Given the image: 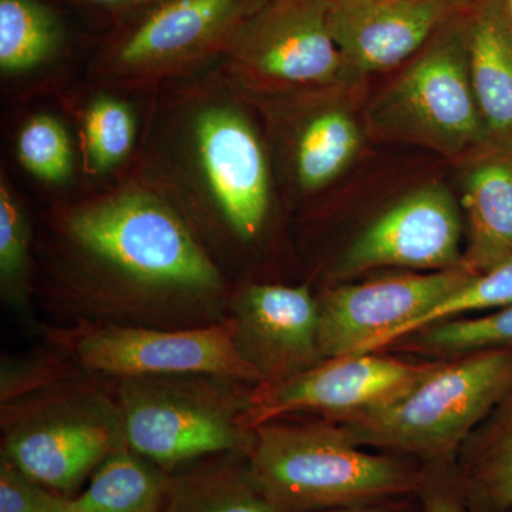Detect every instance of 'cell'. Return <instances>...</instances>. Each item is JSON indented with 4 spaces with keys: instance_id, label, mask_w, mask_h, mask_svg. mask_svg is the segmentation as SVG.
Listing matches in <instances>:
<instances>
[{
    "instance_id": "1",
    "label": "cell",
    "mask_w": 512,
    "mask_h": 512,
    "mask_svg": "<svg viewBox=\"0 0 512 512\" xmlns=\"http://www.w3.org/2000/svg\"><path fill=\"white\" fill-rule=\"evenodd\" d=\"M45 222L33 289L62 325L192 329L229 319L235 286L146 181L64 204Z\"/></svg>"
},
{
    "instance_id": "2",
    "label": "cell",
    "mask_w": 512,
    "mask_h": 512,
    "mask_svg": "<svg viewBox=\"0 0 512 512\" xmlns=\"http://www.w3.org/2000/svg\"><path fill=\"white\" fill-rule=\"evenodd\" d=\"M187 90L153 126L141 180L177 208L224 271L232 252L264 238L274 202L271 165L227 79Z\"/></svg>"
},
{
    "instance_id": "3",
    "label": "cell",
    "mask_w": 512,
    "mask_h": 512,
    "mask_svg": "<svg viewBox=\"0 0 512 512\" xmlns=\"http://www.w3.org/2000/svg\"><path fill=\"white\" fill-rule=\"evenodd\" d=\"M126 446L109 379L67 360L2 402V457L49 490L79 494L84 481Z\"/></svg>"
},
{
    "instance_id": "4",
    "label": "cell",
    "mask_w": 512,
    "mask_h": 512,
    "mask_svg": "<svg viewBox=\"0 0 512 512\" xmlns=\"http://www.w3.org/2000/svg\"><path fill=\"white\" fill-rule=\"evenodd\" d=\"M359 447L335 421H269L255 429L249 471L281 512L379 505L426 487L420 471Z\"/></svg>"
},
{
    "instance_id": "5",
    "label": "cell",
    "mask_w": 512,
    "mask_h": 512,
    "mask_svg": "<svg viewBox=\"0 0 512 512\" xmlns=\"http://www.w3.org/2000/svg\"><path fill=\"white\" fill-rule=\"evenodd\" d=\"M124 441L165 473L218 454H248L247 424L256 384L185 373L109 379Z\"/></svg>"
},
{
    "instance_id": "6",
    "label": "cell",
    "mask_w": 512,
    "mask_h": 512,
    "mask_svg": "<svg viewBox=\"0 0 512 512\" xmlns=\"http://www.w3.org/2000/svg\"><path fill=\"white\" fill-rule=\"evenodd\" d=\"M512 386V349L434 363L396 399L335 421L357 446L440 461L464 441Z\"/></svg>"
},
{
    "instance_id": "7",
    "label": "cell",
    "mask_w": 512,
    "mask_h": 512,
    "mask_svg": "<svg viewBox=\"0 0 512 512\" xmlns=\"http://www.w3.org/2000/svg\"><path fill=\"white\" fill-rule=\"evenodd\" d=\"M461 16L370 101L365 127L372 136L416 144L460 163L491 147L468 76Z\"/></svg>"
},
{
    "instance_id": "8",
    "label": "cell",
    "mask_w": 512,
    "mask_h": 512,
    "mask_svg": "<svg viewBox=\"0 0 512 512\" xmlns=\"http://www.w3.org/2000/svg\"><path fill=\"white\" fill-rule=\"evenodd\" d=\"M265 0H156L128 15L101 52L97 73L120 86H154L224 59Z\"/></svg>"
},
{
    "instance_id": "9",
    "label": "cell",
    "mask_w": 512,
    "mask_h": 512,
    "mask_svg": "<svg viewBox=\"0 0 512 512\" xmlns=\"http://www.w3.org/2000/svg\"><path fill=\"white\" fill-rule=\"evenodd\" d=\"M332 0H265L224 57L238 92L264 97L352 84L330 29Z\"/></svg>"
},
{
    "instance_id": "10",
    "label": "cell",
    "mask_w": 512,
    "mask_h": 512,
    "mask_svg": "<svg viewBox=\"0 0 512 512\" xmlns=\"http://www.w3.org/2000/svg\"><path fill=\"white\" fill-rule=\"evenodd\" d=\"M45 336L77 369L103 379L208 373L262 383L239 355L231 319L192 329L74 323Z\"/></svg>"
},
{
    "instance_id": "11",
    "label": "cell",
    "mask_w": 512,
    "mask_h": 512,
    "mask_svg": "<svg viewBox=\"0 0 512 512\" xmlns=\"http://www.w3.org/2000/svg\"><path fill=\"white\" fill-rule=\"evenodd\" d=\"M476 275L457 266L329 289L318 298L323 359L390 348L414 320Z\"/></svg>"
},
{
    "instance_id": "12",
    "label": "cell",
    "mask_w": 512,
    "mask_h": 512,
    "mask_svg": "<svg viewBox=\"0 0 512 512\" xmlns=\"http://www.w3.org/2000/svg\"><path fill=\"white\" fill-rule=\"evenodd\" d=\"M430 366L375 353L325 359L288 379L256 384L247 424L255 430L261 424L295 414L345 420L396 399Z\"/></svg>"
},
{
    "instance_id": "13",
    "label": "cell",
    "mask_w": 512,
    "mask_h": 512,
    "mask_svg": "<svg viewBox=\"0 0 512 512\" xmlns=\"http://www.w3.org/2000/svg\"><path fill=\"white\" fill-rule=\"evenodd\" d=\"M461 238L460 202L447 185L434 181L404 195L370 222L340 258L336 274L457 268L463 261Z\"/></svg>"
},
{
    "instance_id": "14",
    "label": "cell",
    "mask_w": 512,
    "mask_h": 512,
    "mask_svg": "<svg viewBox=\"0 0 512 512\" xmlns=\"http://www.w3.org/2000/svg\"><path fill=\"white\" fill-rule=\"evenodd\" d=\"M229 319L239 355L262 383L288 379L322 362L319 299L308 285L235 286Z\"/></svg>"
},
{
    "instance_id": "15",
    "label": "cell",
    "mask_w": 512,
    "mask_h": 512,
    "mask_svg": "<svg viewBox=\"0 0 512 512\" xmlns=\"http://www.w3.org/2000/svg\"><path fill=\"white\" fill-rule=\"evenodd\" d=\"M473 0H332L330 29L352 82L404 66Z\"/></svg>"
},
{
    "instance_id": "16",
    "label": "cell",
    "mask_w": 512,
    "mask_h": 512,
    "mask_svg": "<svg viewBox=\"0 0 512 512\" xmlns=\"http://www.w3.org/2000/svg\"><path fill=\"white\" fill-rule=\"evenodd\" d=\"M338 89L286 96L295 114L286 119L285 163L293 185L305 194L335 183L365 144V127L348 103L333 96Z\"/></svg>"
},
{
    "instance_id": "17",
    "label": "cell",
    "mask_w": 512,
    "mask_h": 512,
    "mask_svg": "<svg viewBox=\"0 0 512 512\" xmlns=\"http://www.w3.org/2000/svg\"><path fill=\"white\" fill-rule=\"evenodd\" d=\"M461 165L467 235L461 266L484 274L512 261V148L491 146Z\"/></svg>"
},
{
    "instance_id": "18",
    "label": "cell",
    "mask_w": 512,
    "mask_h": 512,
    "mask_svg": "<svg viewBox=\"0 0 512 512\" xmlns=\"http://www.w3.org/2000/svg\"><path fill=\"white\" fill-rule=\"evenodd\" d=\"M468 76L491 146L512 148V36L490 0L461 16Z\"/></svg>"
},
{
    "instance_id": "19",
    "label": "cell",
    "mask_w": 512,
    "mask_h": 512,
    "mask_svg": "<svg viewBox=\"0 0 512 512\" xmlns=\"http://www.w3.org/2000/svg\"><path fill=\"white\" fill-rule=\"evenodd\" d=\"M456 485L471 512H512V386L457 453Z\"/></svg>"
},
{
    "instance_id": "20",
    "label": "cell",
    "mask_w": 512,
    "mask_h": 512,
    "mask_svg": "<svg viewBox=\"0 0 512 512\" xmlns=\"http://www.w3.org/2000/svg\"><path fill=\"white\" fill-rule=\"evenodd\" d=\"M161 512L281 511L255 484L247 454H218L167 473Z\"/></svg>"
},
{
    "instance_id": "21",
    "label": "cell",
    "mask_w": 512,
    "mask_h": 512,
    "mask_svg": "<svg viewBox=\"0 0 512 512\" xmlns=\"http://www.w3.org/2000/svg\"><path fill=\"white\" fill-rule=\"evenodd\" d=\"M165 477L161 468L123 446L74 495L70 512H161Z\"/></svg>"
},
{
    "instance_id": "22",
    "label": "cell",
    "mask_w": 512,
    "mask_h": 512,
    "mask_svg": "<svg viewBox=\"0 0 512 512\" xmlns=\"http://www.w3.org/2000/svg\"><path fill=\"white\" fill-rule=\"evenodd\" d=\"M63 26L40 0H0V67L32 72L49 63L63 45Z\"/></svg>"
},
{
    "instance_id": "23",
    "label": "cell",
    "mask_w": 512,
    "mask_h": 512,
    "mask_svg": "<svg viewBox=\"0 0 512 512\" xmlns=\"http://www.w3.org/2000/svg\"><path fill=\"white\" fill-rule=\"evenodd\" d=\"M403 340L414 352L431 356L457 357L484 350L512 349V305L477 318L434 323Z\"/></svg>"
},
{
    "instance_id": "24",
    "label": "cell",
    "mask_w": 512,
    "mask_h": 512,
    "mask_svg": "<svg viewBox=\"0 0 512 512\" xmlns=\"http://www.w3.org/2000/svg\"><path fill=\"white\" fill-rule=\"evenodd\" d=\"M30 229L22 205L5 177L0 183V288L2 298L25 308L33 293Z\"/></svg>"
},
{
    "instance_id": "25",
    "label": "cell",
    "mask_w": 512,
    "mask_h": 512,
    "mask_svg": "<svg viewBox=\"0 0 512 512\" xmlns=\"http://www.w3.org/2000/svg\"><path fill=\"white\" fill-rule=\"evenodd\" d=\"M84 147L96 173L123 163L134 147L136 120L128 104L113 97H97L84 114Z\"/></svg>"
},
{
    "instance_id": "26",
    "label": "cell",
    "mask_w": 512,
    "mask_h": 512,
    "mask_svg": "<svg viewBox=\"0 0 512 512\" xmlns=\"http://www.w3.org/2000/svg\"><path fill=\"white\" fill-rule=\"evenodd\" d=\"M510 305H512V261L484 274L473 276L466 284L436 303L421 318L414 320L400 340L434 323L456 319L471 312L497 311Z\"/></svg>"
},
{
    "instance_id": "27",
    "label": "cell",
    "mask_w": 512,
    "mask_h": 512,
    "mask_svg": "<svg viewBox=\"0 0 512 512\" xmlns=\"http://www.w3.org/2000/svg\"><path fill=\"white\" fill-rule=\"evenodd\" d=\"M23 167L46 183H62L72 171V146L62 124L46 114L26 121L18 138Z\"/></svg>"
},
{
    "instance_id": "28",
    "label": "cell",
    "mask_w": 512,
    "mask_h": 512,
    "mask_svg": "<svg viewBox=\"0 0 512 512\" xmlns=\"http://www.w3.org/2000/svg\"><path fill=\"white\" fill-rule=\"evenodd\" d=\"M72 500L36 483L0 457V512H70Z\"/></svg>"
},
{
    "instance_id": "29",
    "label": "cell",
    "mask_w": 512,
    "mask_h": 512,
    "mask_svg": "<svg viewBox=\"0 0 512 512\" xmlns=\"http://www.w3.org/2000/svg\"><path fill=\"white\" fill-rule=\"evenodd\" d=\"M423 501L426 512H471L456 483L451 487L426 484L423 488Z\"/></svg>"
},
{
    "instance_id": "30",
    "label": "cell",
    "mask_w": 512,
    "mask_h": 512,
    "mask_svg": "<svg viewBox=\"0 0 512 512\" xmlns=\"http://www.w3.org/2000/svg\"><path fill=\"white\" fill-rule=\"evenodd\" d=\"M73 2L84 3V5L94 6V8L113 10V12L131 13L146 8L156 0H73Z\"/></svg>"
},
{
    "instance_id": "31",
    "label": "cell",
    "mask_w": 512,
    "mask_h": 512,
    "mask_svg": "<svg viewBox=\"0 0 512 512\" xmlns=\"http://www.w3.org/2000/svg\"><path fill=\"white\" fill-rule=\"evenodd\" d=\"M490 2L493 3L494 8L500 13L512 36V0H490Z\"/></svg>"
},
{
    "instance_id": "32",
    "label": "cell",
    "mask_w": 512,
    "mask_h": 512,
    "mask_svg": "<svg viewBox=\"0 0 512 512\" xmlns=\"http://www.w3.org/2000/svg\"><path fill=\"white\" fill-rule=\"evenodd\" d=\"M326 512H390L382 505H365V507L339 508V510H329Z\"/></svg>"
}]
</instances>
